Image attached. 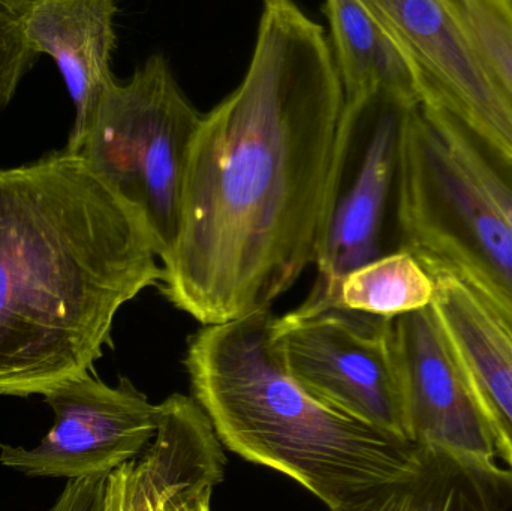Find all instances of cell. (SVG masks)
<instances>
[{"instance_id":"obj_1","label":"cell","mask_w":512,"mask_h":511,"mask_svg":"<svg viewBox=\"0 0 512 511\" xmlns=\"http://www.w3.org/2000/svg\"><path fill=\"white\" fill-rule=\"evenodd\" d=\"M345 114L321 24L262 5L239 86L195 132L161 291L206 326L259 311L315 266Z\"/></svg>"},{"instance_id":"obj_2","label":"cell","mask_w":512,"mask_h":511,"mask_svg":"<svg viewBox=\"0 0 512 511\" xmlns=\"http://www.w3.org/2000/svg\"><path fill=\"white\" fill-rule=\"evenodd\" d=\"M138 207L66 150L0 170V396L93 371L120 309L162 282Z\"/></svg>"},{"instance_id":"obj_3","label":"cell","mask_w":512,"mask_h":511,"mask_svg":"<svg viewBox=\"0 0 512 511\" xmlns=\"http://www.w3.org/2000/svg\"><path fill=\"white\" fill-rule=\"evenodd\" d=\"M274 321L267 309L203 327L189 341L194 401L219 441L291 477L330 510L402 473L417 441L373 428L304 389L274 342Z\"/></svg>"},{"instance_id":"obj_4","label":"cell","mask_w":512,"mask_h":511,"mask_svg":"<svg viewBox=\"0 0 512 511\" xmlns=\"http://www.w3.org/2000/svg\"><path fill=\"white\" fill-rule=\"evenodd\" d=\"M201 119L164 54H152L128 80L111 84L77 152L146 216L161 260L176 239Z\"/></svg>"},{"instance_id":"obj_5","label":"cell","mask_w":512,"mask_h":511,"mask_svg":"<svg viewBox=\"0 0 512 511\" xmlns=\"http://www.w3.org/2000/svg\"><path fill=\"white\" fill-rule=\"evenodd\" d=\"M394 212L397 249L468 270L512 297V230L420 105L402 116Z\"/></svg>"},{"instance_id":"obj_6","label":"cell","mask_w":512,"mask_h":511,"mask_svg":"<svg viewBox=\"0 0 512 511\" xmlns=\"http://www.w3.org/2000/svg\"><path fill=\"white\" fill-rule=\"evenodd\" d=\"M405 111L381 96L345 105L315 261L318 278L295 315L328 311L346 275L387 254L385 219L396 189Z\"/></svg>"},{"instance_id":"obj_7","label":"cell","mask_w":512,"mask_h":511,"mask_svg":"<svg viewBox=\"0 0 512 511\" xmlns=\"http://www.w3.org/2000/svg\"><path fill=\"white\" fill-rule=\"evenodd\" d=\"M273 336L304 389L373 428L411 440L391 320L337 309L289 312L276 317Z\"/></svg>"},{"instance_id":"obj_8","label":"cell","mask_w":512,"mask_h":511,"mask_svg":"<svg viewBox=\"0 0 512 511\" xmlns=\"http://www.w3.org/2000/svg\"><path fill=\"white\" fill-rule=\"evenodd\" d=\"M405 59L420 104L436 105L512 164V102L450 0H363Z\"/></svg>"},{"instance_id":"obj_9","label":"cell","mask_w":512,"mask_h":511,"mask_svg":"<svg viewBox=\"0 0 512 511\" xmlns=\"http://www.w3.org/2000/svg\"><path fill=\"white\" fill-rule=\"evenodd\" d=\"M42 398L54 422L41 443L33 449L0 443V465L26 477L111 474L150 446L161 422V404H152L126 378L113 387L89 372Z\"/></svg>"},{"instance_id":"obj_10","label":"cell","mask_w":512,"mask_h":511,"mask_svg":"<svg viewBox=\"0 0 512 511\" xmlns=\"http://www.w3.org/2000/svg\"><path fill=\"white\" fill-rule=\"evenodd\" d=\"M421 266L435 284L433 309L462 365L496 455L512 471V297L460 267Z\"/></svg>"},{"instance_id":"obj_11","label":"cell","mask_w":512,"mask_h":511,"mask_svg":"<svg viewBox=\"0 0 512 511\" xmlns=\"http://www.w3.org/2000/svg\"><path fill=\"white\" fill-rule=\"evenodd\" d=\"M412 441L495 461L486 423L433 306L391 320Z\"/></svg>"},{"instance_id":"obj_12","label":"cell","mask_w":512,"mask_h":511,"mask_svg":"<svg viewBox=\"0 0 512 511\" xmlns=\"http://www.w3.org/2000/svg\"><path fill=\"white\" fill-rule=\"evenodd\" d=\"M161 410L155 440L110 474L117 511H212L227 462L215 429L188 396H170Z\"/></svg>"},{"instance_id":"obj_13","label":"cell","mask_w":512,"mask_h":511,"mask_svg":"<svg viewBox=\"0 0 512 511\" xmlns=\"http://www.w3.org/2000/svg\"><path fill=\"white\" fill-rule=\"evenodd\" d=\"M27 35L35 50L56 62L75 108L65 149L77 153L116 81L111 71L116 48L113 0H20Z\"/></svg>"},{"instance_id":"obj_14","label":"cell","mask_w":512,"mask_h":511,"mask_svg":"<svg viewBox=\"0 0 512 511\" xmlns=\"http://www.w3.org/2000/svg\"><path fill=\"white\" fill-rule=\"evenodd\" d=\"M330 511H512V471L417 441L402 473Z\"/></svg>"},{"instance_id":"obj_15","label":"cell","mask_w":512,"mask_h":511,"mask_svg":"<svg viewBox=\"0 0 512 511\" xmlns=\"http://www.w3.org/2000/svg\"><path fill=\"white\" fill-rule=\"evenodd\" d=\"M321 9L345 105L378 96L402 110L420 105L405 59L363 0H328Z\"/></svg>"},{"instance_id":"obj_16","label":"cell","mask_w":512,"mask_h":511,"mask_svg":"<svg viewBox=\"0 0 512 511\" xmlns=\"http://www.w3.org/2000/svg\"><path fill=\"white\" fill-rule=\"evenodd\" d=\"M433 297L427 270L411 252L396 249L346 275L330 309L393 320L429 308Z\"/></svg>"},{"instance_id":"obj_17","label":"cell","mask_w":512,"mask_h":511,"mask_svg":"<svg viewBox=\"0 0 512 511\" xmlns=\"http://www.w3.org/2000/svg\"><path fill=\"white\" fill-rule=\"evenodd\" d=\"M426 116L438 131L460 167L483 189L512 230V164L490 149L451 114L436 105H423Z\"/></svg>"},{"instance_id":"obj_18","label":"cell","mask_w":512,"mask_h":511,"mask_svg":"<svg viewBox=\"0 0 512 511\" xmlns=\"http://www.w3.org/2000/svg\"><path fill=\"white\" fill-rule=\"evenodd\" d=\"M450 5L512 102V0H450Z\"/></svg>"},{"instance_id":"obj_19","label":"cell","mask_w":512,"mask_h":511,"mask_svg":"<svg viewBox=\"0 0 512 511\" xmlns=\"http://www.w3.org/2000/svg\"><path fill=\"white\" fill-rule=\"evenodd\" d=\"M38 59L24 26L20 0H0V111L11 104L24 75Z\"/></svg>"},{"instance_id":"obj_20","label":"cell","mask_w":512,"mask_h":511,"mask_svg":"<svg viewBox=\"0 0 512 511\" xmlns=\"http://www.w3.org/2000/svg\"><path fill=\"white\" fill-rule=\"evenodd\" d=\"M108 477L110 474L68 480L48 511H107Z\"/></svg>"},{"instance_id":"obj_21","label":"cell","mask_w":512,"mask_h":511,"mask_svg":"<svg viewBox=\"0 0 512 511\" xmlns=\"http://www.w3.org/2000/svg\"><path fill=\"white\" fill-rule=\"evenodd\" d=\"M107 511H117L116 494H114L110 477H108Z\"/></svg>"}]
</instances>
